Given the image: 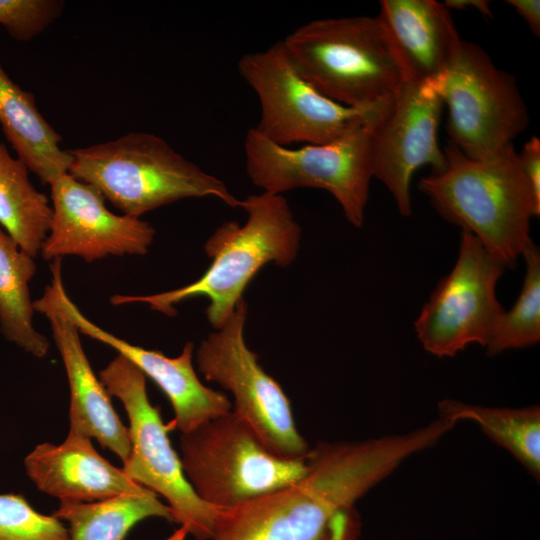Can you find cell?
I'll use <instances>...</instances> for the list:
<instances>
[{"instance_id":"1","label":"cell","mask_w":540,"mask_h":540,"mask_svg":"<svg viewBox=\"0 0 540 540\" xmlns=\"http://www.w3.org/2000/svg\"><path fill=\"white\" fill-rule=\"evenodd\" d=\"M436 426L355 441H319L298 481L220 510L210 540H359L356 502L408 457L439 440Z\"/></svg>"},{"instance_id":"2","label":"cell","mask_w":540,"mask_h":540,"mask_svg":"<svg viewBox=\"0 0 540 540\" xmlns=\"http://www.w3.org/2000/svg\"><path fill=\"white\" fill-rule=\"evenodd\" d=\"M247 212L244 225L227 221L220 225L204 245L212 262L196 281L170 291L150 295L115 294L114 305L147 304L150 309L173 317L175 305L193 297L209 300L207 319L219 329L234 312L256 273L267 263L285 267L298 253L301 228L282 195L262 192L242 200Z\"/></svg>"},{"instance_id":"3","label":"cell","mask_w":540,"mask_h":540,"mask_svg":"<svg viewBox=\"0 0 540 540\" xmlns=\"http://www.w3.org/2000/svg\"><path fill=\"white\" fill-rule=\"evenodd\" d=\"M446 165L423 177L418 189L446 221L474 235L506 268L532 242L530 220L539 216L511 145L487 159H473L451 142Z\"/></svg>"},{"instance_id":"4","label":"cell","mask_w":540,"mask_h":540,"mask_svg":"<svg viewBox=\"0 0 540 540\" xmlns=\"http://www.w3.org/2000/svg\"><path fill=\"white\" fill-rule=\"evenodd\" d=\"M282 43L310 85L347 107L384 106L406 82L378 16L313 20L295 29Z\"/></svg>"},{"instance_id":"5","label":"cell","mask_w":540,"mask_h":540,"mask_svg":"<svg viewBox=\"0 0 540 540\" xmlns=\"http://www.w3.org/2000/svg\"><path fill=\"white\" fill-rule=\"evenodd\" d=\"M68 173L94 186L123 214L140 218L186 198L213 197L230 207L237 199L219 178L205 172L161 137L130 132L117 139L68 149Z\"/></svg>"},{"instance_id":"6","label":"cell","mask_w":540,"mask_h":540,"mask_svg":"<svg viewBox=\"0 0 540 540\" xmlns=\"http://www.w3.org/2000/svg\"><path fill=\"white\" fill-rule=\"evenodd\" d=\"M179 450L187 481L219 510L282 489L309 470L307 457L286 459L270 451L233 410L181 433Z\"/></svg>"},{"instance_id":"7","label":"cell","mask_w":540,"mask_h":540,"mask_svg":"<svg viewBox=\"0 0 540 540\" xmlns=\"http://www.w3.org/2000/svg\"><path fill=\"white\" fill-rule=\"evenodd\" d=\"M98 377L127 413L131 450L121 468L125 475L162 496L172 522L185 527L196 540H210L220 510L201 500L187 481L168 437L174 427L170 422L164 424L160 409L151 404L145 375L117 354Z\"/></svg>"},{"instance_id":"8","label":"cell","mask_w":540,"mask_h":540,"mask_svg":"<svg viewBox=\"0 0 540 540\" xmlns=\"http://www.w3.org/2000/svg\"><path fill=\"white\" fill-rule=\"evenodd\" d=\"M375 113L333 141L296 149L275 144L251 128L244 140L247 175L270 194L297 188L326 190L338 201L348 222L360 228L373 178L369 135Z\"/></svg>"},{"instance_id":"9","label":"cell","mask_w":540,"mask_h":540,"mask_svg":"<svg viewBox=\"0 0 540 540\" xmlns=\"http://www.w3.org/2000/svg\"><path fill=\"white\" fill-rule=\"evenodd\" d=\"M247 312L242 299L227 321L200 343L197 369L207 381L231 393L233 412L270 451L286 459L306 458L311 447L296 427L289 398L246 344Z\"/></svg>"},{"instance_id":"10","label":"cell","mask_w":540,"mask_h":540,"mask_svg":"<svg viewBox=\"0 0 540 540\" xmlns=\"http://www.w3.org/2000/svg\"><path fill=\"white\" fill-rule=\"evenodd\" d=\"M437 91L448 107L449 142L470 158L498 154L528 126L515 78L497 68L478 44L462 41Z\"/></svg>"},{"instance_id":"11","label":"cell","mask_w":540,"mask_h":540,"mask_svg":"<svg viewBox=\"0 0 540 540\" xmlns=\"http://www.w3.org/2000/svg\"><path fill=\"white\" fill-rule=\"evenodd\" d=\"M238 71L259 100L260 116L254 129L284 147L333 141L380 108H351L319 93L297 71L282 40L244 54Z\"/></svg>"},{"instance_id":"12","label":"cell","mask_w":540,"mask_h":540,"mask_svg":"<svg viewBox=\"0 0 540 540\" xmlns=\"http://www.w3.org/2000/svg\"><path fill=\"white\" fill-rule=\"evenodd\" d=\"M505 270L474 235L462 231L454 267L439 281L415 321L423 348L442 358L471 344L486 347L505 312L496 297Z\"/></svg>"},{"instance_id":"13","label":"cell","mask_w":540,"mask_h":540,"mask_svg":"<svg viewBox=\"0 0 540 540\" xmlns=\"http://www.w3.org/2000/svg\"><path fill=\"white\" fill-rule=\"evenodd\" d=\"M443 106L434 86L406 81L370 121L372 177L387 187L403 216L412 211L410 184L414 172L424 165L439 172L446 165L437 139Z\"/></svg>"},{"instance_id":"14","label":"cell","mask_w":540,"mask_h":540,"mask_svg":"<svg viewBox=\"0 0 540 540\" xmlns=\"http://www.w3.org/2000/svg\"><path fill=\"white\" fill-rule=\"evenodd\" d=\"M52 220L42 244L47 261L78 256L93 262L110 255H145L155 229L141 218L109 211L94 186L65 173L50 184Z\"/></svg>"},{"instance_id":"15","label":"cell","mask_w":540,"mask_h":540,"mask_svg":"<svg viewBox=\"0 0 540 540\" xmlns=\"http://www.w3.org/2000/svg\"><path fill=\"white\" fill-rule=\"evenodd\" d=\"M51 281L43 295L33 301L34 310L49 321L62 358L70 390L69 432L87 436L114 452L124 462L131 450L126 427L111 403L99 377L94 373L83 349L80 332L64 309L59 297L62 258L50 263Z\"/></svg>"},{"instance_id":"16","label":"cell","mask_w":540,"mask_h":540,"mask_svg":"<svg viewBox=\"0 0 540 540\" xmlns=\"http://www.w3.org/2000/svg\"><path fill=\"white\" fill-rule=\"evenodd\" d=\"M59 297L81 334L115 349L160 388L173 408L174 429L187 433L232 410L225 393L205 386L198 378L192 342H187L177 357H168L160 351L133 345L90 321L71 300L63 282L59 284Z\"/></svg>"},{"instance_id":"17","label":"cell","mask_w":540,"mask_h":540,"mask_svg":"<svg viewBox=\"0 0 540 540\" xmlns=\"http://www.w3.org/2000/svg\"><path fill=\"white\" fill-rule=\"evenodd\" d=\"M24 466L38 490L61 502L89 503L149 490L103 458L91 438L79 434L68 433L59 445H37Z\"/></svg>"},{"instance_id":"18","label":"cell","mask_w":540,"mask_h":540,"mask_svg":"<svg viewBox=\"0 0 540 540\" xmlns=\"http://www.w3.org/2000/svg\"><path fill=\"white\" fill-rule=\"evenodd\" d=\"M377 16L406 81L437 89L463 41L445 5L435 0H382Z\"/></svg>"},{"instance_id":"19","label":"cell","mask_w":540,"mask_h":540,"mask_svg":"<svg viewBox=\"0 0 540 540\" xmlns=\"http://www.w3.org/2000/svg\"><path fill=\"white\" fill-rule=\"evenodd\" d=\"M0 126L17 158L42 183L68 173L72 156L61 149L60 134L40 113L35 96L15 83L1 63Z\"/></svg>"},{"instance_id":"20","label":"cell","mask_w":540,"mask_h":540,"mask_svg":"<svg viewBox=\"0 0 540 540\" xmlns=\"http://www.w3.org/2000/svg\"><path fill=\"white\" fill-rule=\"evenodd\" d=\"M34 258L0 227V332L8 342L43 358L50 343L33 326L29 284L37 270Z\"/></svg>"},{"instance_id":"21","label":"cell","mask_w":540,"mask_h":540,"mask_svg":"<svg viewBox=\"0 0 540 540\" xmlns=\"http://www.w3.org/2000/svg\"><path fill=\"white\" fill-rule=\"evenodd\" d=\"M51 220L47 196L33 186L27 166L0 141V227L22 250L36 257Z\"/></svg>"},{"instance_id":"22","label":"cell","mask_w":540,"mask_h":540,"mask_svg":"<svg viewBox=\"0 0 540 540\" xmlns=\"http://www.w3.org/2000/svg\"><path fill=\"white\" fill-rule=\"evenodd\" d=\"M53 515L69 523L71 540H124L138 522L147 518L172 522L169 506L150 490L89 503L61 502Z\"/></svg>"},{"instance_id":"23","label":"cell","mask_w":540,"mask_h":540,"mask_svg":"<svg viewBox=\"0 0 540 540\" xmlns=\"http://www.w3.org/2000/svg\"><path fill=\"white\" fill-rule=\"evenodd\" d=\"M440 417L470 420L495 443L508 450L535 478L540 476V408L485 407L442 400Z\"/></svg>"},{"instance_id":"24","label":"cell","mask_w":540,"mask_h":540,"mask_svg":"<svg viewBox=\"0 0 540 540\" xmlns=\"http://www.w3.org/2000/svg\"><path fill=\"white\" fill-rule=\"evenodd\" d=\"M526 270L521 292L489 344L488 355L525 348L540 341V251L533 241L522 254Z\"/></svg>"},{"instance_id":"25","label":"cell","mask_w":540,"mask_h":540,"mask_svg":"<svg viewBox=\"0 0 540 540\" xmlns=\"http://www.w3.org/2000/svg\"><path fill=\"white\" fill-rule=\"evenodd\" d=\"M0 540H71L60 519L36 511L21 494H0Z\"/></svg>"},{"instance_id":"26","label":"cell","mask_w":540,"mask_h":540,"mask_svg":"<svg viewBox=\"0 0 540 540\" xmlns=\"http://www.w3.org/2000/svg\"><path fill=\"white\" fill-rule=\"evenodd\" d=\"M59 0H0V25L17 41H29L62 13Z\"/></svg>"},{"instance_id":"27","label":"cell","mask_w":540,"mask_h":540,"mask_svg":"<svg viewBox=\"0 0 540 540\" xmlns=\"http://www.w3.org/2000/svg\"><path fill=\"white\" fill-rule=\"evenodd\" d=\"M523 175L531 189L534 204L540 212V140L531 137L518 154Z\"/></svg>"},{"instance_id":"28","label":"cell","mask_w":540,"mask_h":540,"mask_svg":"<svg viewBox=\"0 0 540 540\" xmlns=\"http://www.w3.org/2000/svg\"><path fill=\"white\" fill-rule=\"evenodd\" d=\"M525 20L534 35H540V1L508 0L506 1Z\"/></svg>"},{"instance_id":"29","label":"cell","mask_w":540,"mask_h":540,"mask_svg":"<svg viewBox=\"0 0 540 540\" xmlns=\"http://www.w3.org/2000/svg\"><path fill=\"white\" fill-rule=\"evenodd\" d=\"M445 7L453 9L475 8L485 16L491 17L489 2L484 0H447L444 3Z\"/></svg>"},{"instance_id":"30","label":"cell","mask_w":540,"mask_h":540,"mask_svg":"<svg viewBox=\"0 0 540 540\" xmlns=\"http://www.w3.org/2000/svg\"><path fill=\"white\" fill-rule=\"evenodd\" d=\"M188 531L185 527L180 526L179 529H177L171 536H169L166 540H186V537L188 536Z\"/></svg>"}]
</instances>
